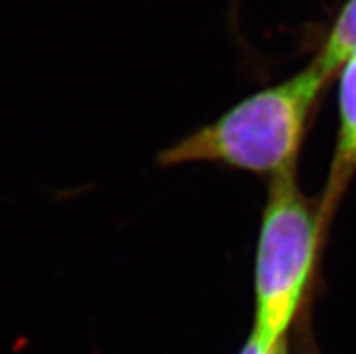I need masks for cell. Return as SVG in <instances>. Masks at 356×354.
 Here are the masks:
<instances>
[{
  "mask_svg": "<svg viewBox=\"0 0 356 354\" xmlns=\"http://www.w3.org/2000/svg\"><path fill=\"white\" fill-rule=\"evenodd\" d=\"M356 51V0H349L340 11L327 40L322 45L313 63L327 80L343 67L349 56Z\"/></svg>",
  "mask_w": 356,
  "mask_h": 354,
  "instance_id": "4",
  "label": "cell"
},
{
  "mask_svg": "<svg viewBox=\"0 0 356 354\" xmlns=\"http://www.w3.org/2000/svg\"><path fill=\"white\" fill-rule=\"evenodd\" d=\"M322 239L318 207L300 192L297 172L273 175L255 259V323L250 337L261 346L288 338L312 282Z\"/></svg>",
  "mask_w": 356,
  "mask_h": 354,
  "instance_id": "2",
  "label": "cell"
},
{
  "mask_svg": "<svg viewBox=\"0 0 356 354\" xmlns=\"http://www.w3.org/2000/svg\"><path fill=\"white\" fill-rule=\"evenodd\" d=\"M241 354H288V338L277 341L275 346L264 347L255 338L250 337L248 344L243 347Z\"/></svg>",
  "mask_w": 356,
  "mask_h": 354,
  "instance_id": "5",
  "label": "cell"
},
{
  "mask_svg": "<svg viewBox=\"0 0 356 354\" xmlns=\"http://www.w3.org/2000/svg\"><path fill=\"white\" fill-rule=\"evenodd\" d=\"M325 83L327 78L312 62L289 80L248 96L216 121L165 148L158 163H219L271 177L295 170L307 123Z\"/></svg>",
  "mask_w": 356,
  "mask_h": 354,
  "instance_id": "1",
  "label": "cell"
},
{
  "mask_svg": "<svg viewBox=\"0 0 356 354\" xmlns=\"http://www.w3.org/2000/svg\"><path fill=\"white\" fill-rule=\"evenodd\" d=\"M339 111V139H337V148H334L333 161H331L330 177H327L322 201L318 204V216H321L324 235L330 226V219L334 214V208L356 172V51L342 67Z\"/></svg>",
  "mask_w": 356,
  "mask_h": 354,
  "instance_id": "3",
  "label": "cell"
}]
</instances>
